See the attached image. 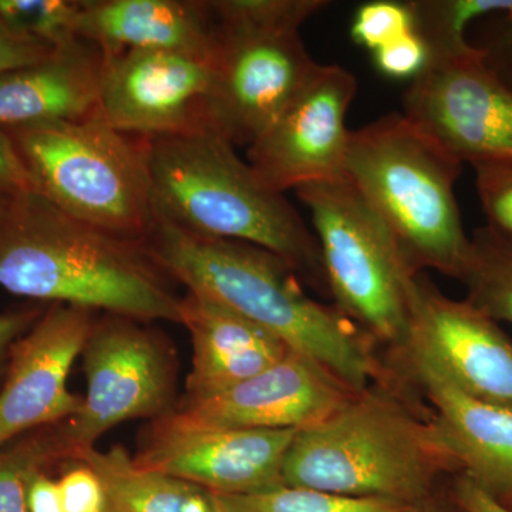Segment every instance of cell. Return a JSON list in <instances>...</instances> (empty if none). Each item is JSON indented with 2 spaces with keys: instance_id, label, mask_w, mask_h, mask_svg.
I'll return each instance as SVG.
<instances>
[{
  "instance_id": "cell-8",
  "label": "cell",
  "mask_w": 512,
  "mask_h": 512,
  "mask_svg": "<svg viewBox=\"0 0 512 512\" xmlns=\"http://www.w3.org/2000/svg\"><path fill=\"white\" fill-rule=\"evenodd\" d=\"M293 191L311 214L323 274L338 311L370 338L402 349L419 274L348 178Z\"/></svg>"
},
{
  "instance_id": "cell-3",
  "label": "cell",
  "mask_w": 512,
  "mask_h": 512,
  "mask_svg": "<svg viewBox=\"0 0 512 512\" xmlns=\"http://www.w3.org/2000/svg\"><path fill=\"white\" fill-rule=\"evenodd\" d=\"M157 221L198 237L264 248L293 269L323 274L315 234L217 131L141 138Z\"/></svg>"
},
{
  "instance_id": "cell-1",
  "label": "cell",
  "mask_w": 512,
  "mask_h": 512,
  "mask_svg": "<svg viewBox=\"0 0 512 512\" xmlns=\"http://www.w3.org/2000/svg\"><path fill=\"white\" fill-rule=\"evenodd\" d=\"M173 282L146 241L77 220L37 192L13 198L0 222V288L13 295L180 323Z\"/></svg>"
},
{
  "instance_id": "cell-7",
  "label": "cell",
  "mask_w": 512,
  "mask_h": 512,
  "mask_svg": "<svg viewBox=\"0 0 512 512\" xmlns=\"http://www.w3.org/2000/svg\"><path fill=\"white\" fill-rule=\"evenodd\" d=\"M217 80L212 130L249 147L286 109L319 63L299 29L325 0H212Z\"/></svg>"
},
{
  "instance_id": "cell-28",
  "label": "cell",
  "mask_w": 512,
  "mask_h": 512,
  "mask_svg": "<svg viewBox=\"0 0 512 512\" xmlns=\"http://www.w3.org/2000/svg\"><path fill=\"white\" fill-rule=\"evenodd\" d=\"M69 463L57 480L64 512H113L99 474L83 461L70 460Z\"/></svg>"
},
{
  "instance_id": "cell-37",
  "label": "cell",
  "mask_w": 512,
  "mask_h": 512,
  "mask_svg": "<svg viewBox=\"0 0 512 512\" xmlns=\"http://www.w3.org/2000/svg\"><path fill=\"white\" fill-rule=\"evenodd\" d=\"M427 512H466L461 510L460 507L456 503H454L453 500L447 501L446 504L444 503H437L436 501V507L433 505V500L430 501L429 505H427Z\"/></svg>"
},
{
  "instance_id": "cell-29",
  "label": "cell",
  "mask_w": 512,
  "mask_h": 512,
  "mask_svg": "<svg viewBox=\"0 0 512 512\" xmlns=\"http://www.w3.org/2000/svg\"><path fill=\"white\" fill-rule=\"evenodd\" d=\"M474 171L487 225L512 235V167H480Z\"/></svg>"
},
{
  "instance_id": "cell-33",
  "label": "cell",
  "mask_w": 512,
  "mask_h": 512,
  "mask_svg": "<svg viewBox=\"0 0 512 512\" xmlns=\"http://www.w3.org/2000/svg\"><path fill=\"white\" fill-rule=\"evenodd\" d=\"M0 192L12 197L36 192L32 177L3 128H0Z\"/></svg>"
},
{
  "instance_id": "cell-32",
  "label": "cell",
  "mask_w": 512,
  "mask_h": 512,
  "mask_svg": "<svg viewBox=\"0 0 512 512\" xmlns=\"http://www.w3.org/2000/svg\"><path fill=\"white\" fill-rule=\"evenodd\" d=\"M503 18L487 42L478 47L488 69L512 89V12Z\"/></svg>"
},
{
  "instance_id": "cell-34",
  "label": "cell",
  "mask_w": 512,
  "mask_h": 512,
  "mask_svg": "<svg viewBox=\"0 0 512 512\" xmlns=\"http://www.w3.org/2000/svg\"><path fill=\"white\" fill-rule=\"evenodd\" d=\"M450 497L461 510L466 512H512L481 490L464 474H457Z\"/></svg>"
},
{
  "instance_id": "cell-5",
  "label": "cell",
  "mask_w": 512,
  "mask_h": 512,
  "mask_svg": "<svg viewBox=\"0 0 512 512\" xmlns=\"http://www.w3.org/2000/svg\"><path fill=\"white\" fill-rule=\"evenodd\" d=\"M463 164L403 113L350 131L345 177L392 235L414 274L460 278L471 239L456 197Z\"/></svg>"
},
{
  "instance_id": "cell-19",
  "label": "cell",
  "mask_w": 512,
  "mask_h": 512,
  "mask_svg": "<svg viewBox=\"0 0 512 512\" xmlns=\"http://www.w3.org/2000/svg\"><path fill=\"white\" fill-rule=\"evenodd\" d=\"M79 37L104 56L180 50L217 57V26L202 0H80Z\"/></svg>"
},
{
  "instance_id": "cell-2",
  "label": "cell",
  "mask_w": 512,
  "mask_h": 512,
  "mask_svg": "<svg viewBox=\"0 0 512 512\" xmlns=\"http://www.w3.org/2000/svg\"><path fill=\"white\" fill-rule=\"evenodd\" d=\"M148 251L174 281L220 302L339 377L355 393L382 376L366 336L338 308L302 291L288 262L264 248L198 237L157 221Z\"/></svg>"
},
{
  "instance_id": "cell-27",
  "label": "cell",
  "mask_w": 512,
  "mask_h": 512,
  "mask_svg": "<svg viewBox=\"0 0 512 512\" xmlns=\"http://www.w3.org/2000/svg\"><path fill=\"white\" fill-rule=\"evenodd\" d=\"M412 32V5L392 0H377L360 6L350 29L357 45L372 52Z\"/></svg>"
},
{
  "instance_id": "cell-6",
  "label": "cell",
  "mask_w": 512,
  "mask_h": 512,
  "mask_svg": "<svg viewBox=\"0 0 512 512\" xmlns=\"http://www.w3.org/2000/svg\"><path fill=\"white\" fill-rule=\"evenodd\" d=\"M37 194L77 220L146 241L157 217L143 141L100 109L84 119L3 128Z\"/></svg>"
},
{
  "instance_id": "cell-25",
  "label": "cell",
  "mask_w": 512,
  "mask_h": 512,
  "mask_svg": "<svg viewBox=\"0 0 512 512\" xmlns=\"http://www.w3.org/2000/svg\"><path fill=\"white\" fill-rule=\"evenodd\" d=\"M72 460L59 426L30 431L0 448V512H29L28 484L33 474L52 464Z\"/></svg>"
},
{
  "instance_id": "cell-35",
  "label": "cell",
  "mask_w": 512,
  "mask_h": 512,
  "mask_svg": "<svg viewBox=\"0 0 512 512\" xmlns=\"http://www.w3.org/2000/svg\"><path fill=\"white\" fill-rule=\"evenodd\" d=\"M26 500L29 512H64L59 483L47 476L46 470L36 471L30 478Z\"/></svg>"
},
{
  "instance_id": "cell-21",
  "label": "cell",
  "mask_w": 512,
  "mask_h": 512,
  "mask_svg": "<svg viewBox=\"0 0 512 512\" xmlns=\"http://www.w3.org/2000/svg\"><path fill=\"white\" fill-rule=\"evenodd\" d=\"M73 460L83 461L99 474L114 512H221L214 493L190 481L137 466L126 448H87Z\"/></svg>"
},
{
  "instance_id": "cell-10",
  "label": "cell",
  "mask_w": 512,
  "mask_h": 512,
  "mask_svg": "<svg viewBox=\"0 0 512 512\" xmlns=\"http://www.w3.org/2000/svg\"><path fill=\"white\" fill-rule=\"evenodd\" d=\"M403 114L463 165L512 167V89L478 46L429 62L407 87Z\"/></svg>"
},
{
  "instance_id": "cell-18",
  "label": "cell",
  "mask_w": 512,
  "mask_h": 512,
  "mask_svg": "<svg viewBox=\"0 0 512 512\" xmlns=\"http://www.w3.org/2000/svg\"><path fill=\"white\" fill-rule=\"evenodd\" d=\"M180 312L192 345L187 399L224 392L291 352L274 333L200 293L181 296Z\"/></svg>"
},
{
  "instance_id": "cell-36",
  "label": "cell",
  "mask_w": 512,
  "mask_h": 512,
  "mask_svg": "<svg viewBox=\"0 0 512 512\" xmlns=\"http://www.w3.org/2000/svg\"><path fill=\"white\" fill-rule=\"evenodd\" d=\"M45 309L30 308L0 313V366L9 359L10 350L20 336L25 335Z\"/></svg>"
},
{
  "instance_id": "cell-26",
  "label": "cell",
  "mask_w": 512,
  "mask_h": 512,
  "mask_svg": "<svg viewBox=\"0 0 512 512\" xmlns=\"http://www.w3.org/2000/svg\"><path fill=\"white\" fill-rule=\"evenodd\" d=\"M80 0H0V22L32 42L63 49L79 37Z\"/></svg>"
},
{
  "instance_id": "cell-11",
  "label": "cell",
  "mask_w": 512,
  "mask_h": 512,
  "mask_svg": "<svg viewBox=\"0 0 512 512\" xmlns=\"http://www.w3.org/2000/svg\"><path fill=\"white\" fill-rule=\"evenodd\" d=\"M104 57L100 111L121 133L153 138L212 130L217 57L180 50Z\"/></svg>"
},
{
  "instance_id": "cell-14",
  "label": "cell",
  "mask_w": 512,
  "mask_h": 512,
  "mask_svg": "<svg viewBox=\"0 0 512 512\" xmlns=\"http://www.w3.org/2000/svg\"><path fill=\"white\" fill-rule=\"evenodd\" d=\"M97 312L49 305L10 350L0 389V448L20 436L72 419L82 397L69 390L74 362L82 355Z\"/></svg>"
},
{
  "instance_id": "cell-24",
  "label": "cell",
  "mask_w": 512,
  "mask_h": 512,
  "mask_svg": "<svg viewBox=\"0 0 512 512\" xmlns=\"http://www.w3.org/2000/svg\"><path fill=\"white\" fill-rule=\"evenodd\" d=\"M221 512H427L426 505L383 498L350 497L312 488L282 487L264 493L215 494Z\"/></svg>"
},
{
  "instance_id": "cell-13",
  "label": "cell",
  "mask_w": 512,
  "mask_h": 512,
  "mask_svg": "<svg viewBox=\"0 0 512 512\" xmlns=\"http://www.w3.org/2000/svg\"><path fill=\"white\" fill-rule=\"evenodd\" d=\"M298 431L205 429L170 413L150 424L133 460L214 494L264 493L284 485L286 453Z\"/></svg>"
},
{
  "instance_id": "cell-38",
  "label": "cell",
  "mask_w": 512,
  "mask_h": 512,
  "mask_svg": "<svg viewBox=\"0 0 512 512\" xmlns=\"http://www.w3.org/2000/svg\"><path fill=\"white\" fill-rule=\"evenodd\" d=\"M12 195L3 194V192H0V222L3 221V218L6 217V214H8L10 205H12L13 201Z\"/></svg>"
},
{
  "instance_id": "cell-12",
  "label": "cell",
  "mask_w": 512,
  "mask_h": 512,
  "mask_svg": "<svg viewBox=\"0 0 512 512\" xmlns=\"http://www.w3.org/2000/svg\"><path fill=\"white\" fill-rule=\"evenodd\" d=\"M355 74L339 64H318L278 119L248 147V163L272 190L345 178L355 100Z\"/></svg>"
},
{
  "instance_id": "cell-17",
  "label": "cell",
  "mask_w": 512,
  "mask_h": 512,
  "mask_svg": "<svg viewBox=\"0 0 512 512\" xmlns=\"http://www.w3.org/2000/svg\"><path fill=\"white\" fill-rule=\"evenodd\" d=\"M406 355L460 474L512 511V410L470 396L429 360Z\"/></svg>"
},
{
  "instance_id": "cell-16",
  "label": "cell",
  "mask_w": 512,
  "mask_h": 512,
  "mask_svg": "<svg viewBox=\"0 0 512 512\" xmlns=\"http://www.w3.org/2000/svg\"><path fill=\"white\" fill-rule=\"evenodd\" d=\"M402 349L429 360L470 396L512 410V340L473 303L448 298L419 275Z\"/></svg>"
},
{
  "instance_id": "cell-30",
  "label": "cell",
  "mask_w": 512,
  "mask_h": 512,
  "mask_svg": "<svg viewBox=\"0 0 512 512\" xmlns=\"http://www.w3.org/2000/svg\"><path fill=\"white\" fill-rule=\"evenodd\" d=\"M373 56L377 70L392 79L414 80L429 64V52L416 32L380 47Z\"/></svg>"
},
{
  "instance_id": "cell-20",
  "label": "cell",
  "mask_w": 512,
  "mask_h": 512,
  "mask_svg": "<svg viewBox=\"0 0 512 512\" xmlns=\"http://www.w3.org/2000/svg\"><path fill=\"white\" fill-rule=\"evenodd\" d=\"M104 53L87 40L0 74V128L84 119L100 109Z\"/></svg>"
},
{
  "instance_id": "cell-9",
  "label": "cell",
  "mask_w": 512,
  "mask_h": 512,
  "mask_svg": "<svg viewBox=\"0 0 512 512\" xmlns=\"http://www.w3.org/2000/svg\"><path fill=\"white\" fill-rule=\"evenodd\" d=\"M147 323L111 313L94 320L82 350L86 396L60 424L72 460L120 423L163 419L177 407L173 350Z\"/></svg>"
},
{
  "instance_id": "cell-39",
  "label": "cell",
  "mask_w": 512,
  "mask_h": 512,
  "mask_svg": "<svg viewBox=\"0 0 512 512\" xmlns=\"http://www.w3.org/2000/svg\"><path fill=\"white\" fill-rule=\"evenodd\" d=\"M114 512V511H113Z\"/></svg>"
},
{
  "instance_id": "cell-22",
  "label": "cell",
  "mask_w": 512,
  "mask_h": 512,
  "mask_svg": "<svg viewBox=\"0 0 512 512\" xmlns=\"http://www.w3.org/2000/svg\"><path fill=\"white\" fill-rule=\"evenodd\" d=\"M470 239L458 278L466 286L467 301L497 322L512 323V235L485 224Z\"/></svg>"
},
{
  "instance_id": "cell-31",
  "label": "cell",
  "mask_w": 512,
  "mask_h": 512,
  "mask_svg": "<svg viewBox=\"0 0 512 512\" xmlns=\"http://www.w3.org/2000/svg\"><path fill=\"white\" fill-rule=\"evenodd\" d=\"M55 50L10 32L0 22V74L40 62Z\"/></svg>"
},
{
  "instance_id": "cell-15",
  "label": "cell",
  "mask_w": 512,
  "mask_h": 512,
  "mask_svg": "<svg viewBox=\"0 0 512 512\" xmlns=\"http://www.w3.org/2000/svg\"><path fill=\"white\" fill-rule=\"evenodd\" d=\"M355 394L328 369L291 350L224 392L184 397L171 416L205 429L302 430L328 419Z\"/></svg>"
},
{
  "instance_id": "cell-23",
  "label": "cell",
  "mask_w": 512,
  "mask_h": 512,
  "mask_svg": "<svg viewBox=\"0 0 512 512\" xmlns=\"http://www.w3.org/2000/svg\"><path fill=\"white\" fill-rule=\"evenodd\" d=\"M414 32L429 52V62L454 59L473 52L467 40L468 26L490 15H508L512 0H414Z\"/></svg>"
},
{
  "instance_id": "cell-4",
  "label": "cell",
  "mask_w": 512,
  "mask_h": 512,
  "mask_svg": "<svg viewBox=\"0 0 512 512\" xmlns=\"http://www.w3.org/2000/svg\"><path fill=\"white\" fill-rule=\"evenodd\" d=\"M448 473L460 474V467L434 420L370 386L296 433L282 478L288 487L426 505Z\"/></svg>"
}]
</instances>
